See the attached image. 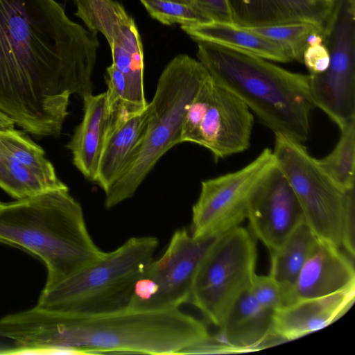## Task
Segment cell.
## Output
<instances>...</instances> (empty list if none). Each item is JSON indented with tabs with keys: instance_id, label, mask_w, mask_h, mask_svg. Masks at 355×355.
I'll use <instances>...</instances> for the list:
<instances>
[{
	"instance_id": "cell-15",
	"label": "cell",
	"mask_w": 355,
	"mask_h": 355,
	"mask_svg": "<svg viewBox=\"0 0 355 355\" xmlns=\"http://www.w3.org/2000/svg\"><path fill=\"white\" fill-rule=\"evenodd\" d=\"M355 286L323 297L298 300L274 313L272 336L288 341L322 329L354 302Z\"/></svg>"
},
{
	"instance_id": "cell-20",
	"label": "cell",
	"mask_w": 355,
	"mask_h": 355,
	"mask_svg": "<svg viewBox=\"0 0 355 355\" xmlns=\"http://www.w3.org/2000/svg\"><path fill=\"white\" fill-rule=\"evenodd\" d=\"M83 117L67 145L74 166L94 181L105 136V92L84 96Z\"/></svg>"
},
{
	"instance_id": "cell-21",
	"label": "cell",
	"mask_w": 355,
	"mask_h": 355,
	"mask_svg": "<svg viewBox=\"0 0 355 355\" xmlns=\"http://www.w3.org/2000/svg\"><path fill=\"white\" fill-rule=\"evenodd\" d=\"M319 241L304 221L276 250L270 252L268 275L283 289L288 303H293V291L297 278Z\"/></svg>"
},
{
	"instance_id": "cell-29",
	"label": "cell",
	"mask_w": 355,
	"mask_h": 355,
	"mask_svg": "<svg viewBox=\"0 0 355 355\" xmlns=\"http://www.w3.org/2000/svg\"><path fill=\"white\" fill-rule=\"evenodd\" d=\"M330 57L324 43L311 44L306 47L302 63L309 74L315 75L324 72L329 67Z\"/></svg>"
},
{
	"instance_id": "cell-3",
	"label": "cell",
	"mask_w": 355,
	"mask_h": 355,
	"mask_svg": "<svg viewBox=\"0 0 355 355\" xmlns=\"http://www.w3.org/2000/svg\"><path fill=\"white\" fill-rule=\"evenodd\" d=\"M197 42L198 60L217 85L240 99L275 135L302 144L307 140L314 107L309 74L216 44Z\"/></svg>"
},
{
	"instance_id": "cell-33",
	"label": "cell",
	"mask_w": 355,
	"mask_h": 355,
	"mask_svg": "<svg viewBox=\"0 0 355 355\" xmlns=\"http://www.w3.org/2000/svg\"><path fill=\"white\" fill-rule=\"evenodd\" d=\"M15 121L6 114L0 110V129L14 128Z\"/></svg>"
},
{
	"instance_id": "cell-2",
	"label": "cell",
	"mask_w": 355,
	"mask_h": 355,
	"mask_svg": "<svg viewBox=\"0 0 355 355\" xmlns=\"http://www.w3.org/2000/svg\"><path fill=\"white\" fill-rule=\"evenodd\" d=\"M10 336L24 353L184 354L211 337L205 323L180 308H128L78 315L38 306L14 313Z\"/></svg>"
},
{
	"instance_id": "cell-17",
	"label": "cell",
	"mask_w": 355,
	"mask_h": 355,
	"mask_svg": "<svg viewBox=\"0 0 355 355\" xmlns=\"http://www.w3.org/2000/svg\"><path fill=\"white\" fill-rule=\"evenodd\" d=\"M232 21L243 27H261L306 21L324 31L334 0H228Z\"/></svg>"
},
{
	"instance_id": "cell-8",
	"label": "cell",
	"mask_w": 355,
	"mask_h": 355,
	"mask_svg": "<svg viewBox=\"0 0 355 355\" xmlns=\"http://www.w3.org/2000/svg\"><path fill=\"white\" fill-rule=\"evenodd\" d=\"M272 152L299 200L305 223L318 241L340 248L343 217L354 189L343 191L336 185L302 143L275 134Z\"/></svg>"
},
{
	"instance_id": "cell-12",
	"label": "cell",
	"mask_w": 355,
	"mask_h": 355,
	"mask_svg": "<svg viewBox=\"0 0 355 355\" xmlns=\"http://www.w3.org/2000/svg\"><path fill=\"white\" fill-rule=\"evenodd\" d=\"M75 15L110 45L112 64L126 78L132 103L144 110L148 103L144 90V49L133 17L115 0H77Z\"/></svg>"
},
{
	"instance_id": "cell-30",
	"label": "cell",
	"mask_w": 355,
	"mask_h": 355,
	"mask_svg": "<svg viewBox=\"0 0 355 355\" xmlns=\"http://www.w3.org/2000/svg\"><path fill=\"white\" fill-rule=\"evenodd\" d=\"M193 7L209 21L233 23L228 0H194Z\"/></svg>"
},
{
	"instance_id": "cell-35",
	"label": "cell",
	"mask_w": 355,
	"mask_h": 355,
	"mask_svg": "<svg viewBox=\"0 0 355 355\" xmlns=\"http://www.w3.org/2000/svg\"><path fill=\"white\" fill-rule=\"evenodd\" d=\"M74 2H76L77 0H73Z\"/></svg>"
},
{
	"instance_id": "cell-28",
	"label": "cell",
	"mask_w": 355,
	"mask_h": 355,
	"mask_svg": "<svg viewBox=\"0 0 355 355\" xmlns=\"http://www.w3.org/2000/svg\"><path fill=\"white\" fill-rule=\"evenodd\" d=\"M248 288L254 299L268 309L276 311L289 304L282 287L268 275L255 274Z\"/></svg>"
},
{
	"instance_id": "cell-4",
	"label": "cell",
	"mask_w": 355,
	"mask_h": 355,
	"mask_svg": "<svg viewBox=\"0 0 355 355\" xmlns=\"http://www.w3.org/2000/svg\"><path fill=\"white\" fill-rule=\"evenodd\" d=\"M0 243L40 258L47 268L45 286L62 281L105 252L93 241L83 208L68 188L0 202Z\"/></svg>"
},
{
	"instance_id": "cell-19",
	"label": "cell",
	"mask_w": 355,
	"mask_h": 355,
	"mask_svg": "<svg viewBox=\"0 0 355 355\" xmlns=\"http://www.w3.org/2000/svg\"><path fill=\"white\" fill-rule=\"evenodd\" d=\"M181 28L196 42L216 44L270 61L283 63L293 61L289 52L278 43L234 23L209 21L181 26Z\"/></svg>"
},
{
	"instance_id": "cell-32",
	"label": "cell",
	"mask_w": 355,
	"mask_h": 355,
	"mask_svg": "<svg viewBox=\"0 0 355 355\" xmlns=\"http://www.w3.org/2000/svg\"><path fill=\"white\" fill-rule=\"evenodd\" d=\"M0 187L13 198H16L14 184L8 172L4 156L0 148Z\"/></svg>"
},
{
	"instance_id": "cell-14",
	"label": "cell",
	"mask_w": 355,
	"mask_h": 355,
	"mask_svg": "<svg viewBox=\"0 0 355 355\" xmlns=\"http://www.w3.org/2000/svg\"><path fill=\"white\" fill-rule=\"evenodd\" d=\"M275 311L261 305L246 289L227 313L217 335L211 337L199 349L200 354L223 350L245 351L257 349L272 338Z\"/></svg>"
},
{
	"instance_id": "cell-31",
	"label": "cell",
	"mask_w": 355,
	"mask_h": 355,
	"mask_svg": "<svg viewBox=\"0 0 355 355\" xmlns=\"http://www.w3.org/2000/svg\"><path fill=\"white\" fill-rule=\"evenodd\" d=\"M354 192L349 196L344 211L341 227V247L353 259L355 255L354 246Z\"/></svg>"
},
{
	"instance_id": "cell-25",
	"label": "cell",
	"mask_w": 355,
	"mask_h": 355,
	"mask_svg": "<svg viewBox=\"0 0 355 355\" xmlns=\"http://www.w3.org/2000/svg\"><path fill=\"white\" fill-rule=\"evenodd\" d=\"M274 41L291 54L293 60L302 63V57L313 33L323 36L324 30L310 22L296 21L261 27H246Z\"/></svg>"
},
{
	"instance_id": "cell-1",
	"label": "cell",
	"mask_w": 355,
	"mask_h": 355,
	"mask_svg": "<svg viewBox=\"0 0 355 355\" xmlns=\"http://www.w3.org/2000/svg\"><path fill=\"white\" fill-rule=\"evenodd\" d=\"M98 47L55 0H0V110L37 137L58 135L70 96L93 92Z\"/></svg>"
},
{
	"instance_id": "cell-16",
	"label": "cell",
	"mask_w": 355,
	"mask_h": 355,
	"mask_svg": "<svg viewBox=\"0 0 355 355\" xmlns=\"http://www.w3.org/2000/svg\"><path fill=\"white\" fill-rule=\"evenodd\" d=\"M355 286L354 259L335 245L320 241L295 282L293 303Z\"/></svg>"
},
{
	"instance_id": "cell-9",
	"label": "cell",
	"mask_w": 355,
	"mask_h": 355,
	"mask_svg": "<svg viewBox=\"0 0 355 355\" xmlns=\"http://www.w3.org/2000/svg\"><path fill=\"white\" fill-rule=\"evenodd\" d=\"M253 125L250 109L209 76L187 110L181 141L208 149L218 161L250 147Z\"/></svg>"
},
{
	"instance_id": "cell-18",
	"label": "cell",
	"mask_w": 355,
	"mask_h": 355,
	"mask_svg": "<svg viewBox=\"0 0 355 355\" xmlns=\"http://www.w3.org/2000/svg\"><path fill=\"white\" fill-rule=\"evenodd\" d=\"M149 114L148 104L143 111L105 135L94 181L104 193L124 173L138 153L146 133Z\"/></svg>"
},
{
	"instance_id": "cell-11",
	"label": "cell",
	"mask_w": 355,
	"mask_h": 355,
	"mask_svg": "<svg viewBox=\"0 0 355 355\" xmlns=\"http://www.w3.org/2000/svg\"><path fill=\"white\" fill-rule=\"evenodd\" d=\"M276 167L273 152L267 148L241 168L202 181L192 207L191 235L217 236L239 225L246 219L253 197Z\"/></svg>"
},
{
	"instance_id": "cell-6",
	"label": "cell",
	"mask_w": 355,
	"mask_h": 355,
	"mask_svg": "<svg viewBox=\"0 0 355 355\" xmlns=\"http://www.w3.org/2000/svg\"><path fill=\"white\" fill-rule=\"evenodd\" d=\"M209 76L200 62L187 54L176 55L166 65L148 103L150 114L144 141L127 169L105 192L107 209L132 198L158 160L182 143L187 110Z\"/></svg>"
},
{
	"instance_id": "cell-10",
	"label": "cell",
	"mask_w": 355,
	"mask_h": 355,
	"mask_svg": "<svg viewBox=\"0 0 355 355\" xmlns=\"http://www.w3.org/2000/svg\"><path fill=\"white\" fill-rule=\"evenodd\" d=\"M218 236L196 238L185 228L175 230L136 283L129 308L164 310L189 303L198 270Z\"/></svg>"
},
{
	"instance_id": "cell-5",
	"label": "cell",
	"mask_w": 355,
	"mask_h": 355,
	"mask_svg": "<svg viewBox=\"0 0 355 355\" xmlns=\"http://www.w3.org/2000/svg\"><path fill=\"white\" fill-rule=\"evenodd\" d=\"M158 245L152 236L128 239L62 281L44 286L37 306L85 316L129 308L136 283Z\"/></svg>"
},
{
	"instance_id": "cell-22",
	"label": "cell",
	"mask_w": 355,
	"mask_h": 355,
	"mask_svg": "<svg viewBox=\"0 0 355 355\" xmlns=\"http://www.w3.org/2000/svg\"><path fill=\"white\" fill-rule=\"evenodd\" d=\"M340 131V138L334 149L318 161L336 185L349 191L355 186V121Z\"/></svg>"
},
{
	"instance_id": "cell-26",
	"label": "cell",
	"mask_w": 355,
	"mask_h": 355,
	"mask_svg": "<svg viewBox=\"0 0 355 355\" xmlns=\"http://www.w3.org/2000/svg\"><path fill=\"white\" fill-rule=\"evenodd\" d=\"M3 156L8 172L15 188V198L17 200L68 188L56 174L44 173Z\"/></svg>"
},
{
	"instance_id": "cell-23",
	"label": "cell",
	"mask_w": 355,
	"mask_h": 355,
	"mask_svg": "<svg viewBox=\"0 0 355 355\" xmlns=\"http://www.w3.org/2000/svg\"><path fill=\"white\" fill-rule=\"evenodd\" d=\"M106 83L105 135L132 116L144 110L130 101L126 78L113 64L106 68Z\"/></svg>"
},
{
	"instance_id": "cell-13",
	"label": "cell",
	"mask_w": 355,
	"mask_h": 355,
	"mask_svg": "<svg viewBox=\"0 0 355 355\" xmlns=\"http://www.w3.org/2000/svg\"><path fill=\"white\" fill-rule=\"evenodd\" d=\"M246 219L253 235L269 252L277 249L305 221L299 200L277 166L253 197Z\"/></svg>"
},
{
	"instance_id": "cell-34",
	"label": "cell",
	"mask_w": 355,
	"mask_h": 355,
	"mask_svg": "<svg viewBox=\"0 0 355 355\" xmlns=\"http://www.w3.org/2000/svg\"><path fill=\"white\" fill-rule=\"evenodd\" d=\"M193 6L194 0H167Z\"/></svg>"
},
{
	"instance_id": "cell-24",
	"label": "cell",
	"mask_w": 355,
	"mask_h": 355,
	"mask_svg": "<svg viewBox=\"0 0 355 355\" xmlns=\"http://www.w3.org/2000/svg\"><path fill=\"white\" fill-rule=\"evenodd\" d=\"M0 148L11 160L47 174H56L44 150L14 128L0 129Z\"/></svg>"
},
{
	"instance_id": "cell-27",
	"label": "cell",
	"mask_w": 355,
	"mask_h": 355,
	"mask_svg": "<svg viewBox=\"0 0 355 355\" xmlns=\"http://www.w3.org/2000/svg\"><path fill=\"white\" fill-rule=\"evenodd\" d=\"M148 14L164 25L190 26L209 21L193 6L167 0H140Z\"/></svg>"
},
{
	"instance_id": "cell-7",
	"label": "cell",
	"mask_w": 355,
	"mask_h": 355,
	"mask_svg": "<svg viewBox=\"0 0 355 355\" xmlns=\"http://www.w3.org/2000/svg\"><path fill=\"white\" fill-rule=\"evenodd\" d=\"M257 246L239 225L219 234L196 273L189 303L219 327L237 298L256 274Z\"/></svg>"
}]
</instances>
